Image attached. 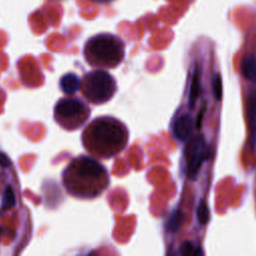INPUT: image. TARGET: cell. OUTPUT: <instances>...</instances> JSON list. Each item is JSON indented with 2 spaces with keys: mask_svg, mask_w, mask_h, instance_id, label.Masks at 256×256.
Returning <instances> with one entry per match:
<instances>
[{
  "mask_svg": "<svg viewBox=\"0 0 256 256\" xmlns=\"http://www.w3.org/2000/svg\"><path fill=\"white\" fill-rule=\"evenodd\" d=\"M180 253L182 255H201L202 250L196 247L191 241H185L180 246Z\"/></svg>",
  "mask_w": 256,
  "mask_h": 256,
  "instance_id": "14",
  "label": "cell"
},
{
  "mask_svg": "<svg viewBox=\"0 0 256 256\" xmlns=\"http://www.w3.org/2000/svg\"><path fill=\"white\" fill-rule=\"evenodd\" d=\"M80 79L74 73H67L60 79L61 90L66 95L74 94L80 88Z\"/></svg>",
  "mask_w": 256,
  "mask_h": 256,
  "instance_id": "9",
  "label": "cell"
},
{
  "mask_svg": "<svg viewBox=\"0 0 256 256\" xmlns=\"http://www.w3.org/2000/svg\"><path fill=\"white\" fill-rule=\"evenodd\" d=\"M193 129V119L190 115L184 114L180 116L173 125V132L177 139L186 140L190 136Z\"/></svg>",
  "mask_w": 256,
  "mask_h": 256,
  "instance_id": "7",
  "label": "cell"
},
{
  "mask_svg": "<svg viewBox=\"0 0 256 256\" xmlns=\"http://www.w3.org/2000/svg\"><path fill=\"white\" fill-rule=\"evenodd\" d=\"M247 118L251 129V143L256 144V91H253L247 100Z\"/></svg>",
  "mask_w": 256,
  "mask_h": 256,
  "instance_id": "8",
  "label": "cell"
},
{
  "mask_svg": "<svg viewBox=\"0 0 256 256\" xmlns=\"http://www.w3.org/2000/svg\"><path fill=\"white\" fill-rule=\"evenodd\" d=\"M105 168L96 160L80 156L75 158L63 172V183L67 191L76 197L97 196L107 186Z\"/></svg>",
  "mask_w": 256,
  "mask_h": 256,
  "instance_id": "1",
  "label": "cell"
},
{
  "mask_svg": "<svg viewBox=\"0 0 256 256\" xmlns=\"http://www.w3.org/2000/svg\"><path fill=\"white\" fill-rule=\"evenodd\" d=\"M182 222H183V214L180 210H176L171 214L170 218L168 219L166 223V230L169 232L175 233L181 227Z\"/></svg>",
  "mask_w": 256,
  "mask_h": 256,
  "instance_id": "12",
  "label": "cell"
},
{
  "mask_svg": "<svg viewBox=\"0 0 256 256\" xmlns=\"http://www.w3.org/2000/svg\"><path fill=\"white\" fill-rule=\"evenodd\" d=\"M87 62L92 66L114 67L124 57V44L111 34H99L90 38L84 48Z\"/></svg>",
  "mask_w": 256,
  "mask_h": 256,
  "instance_id": "3",
  "label": "cell"
},
{
  "mask_svg": "<svg viewBox=\"0 0 256 256\" xmlns=\"http://www.w3.org/2000/svg\"><path fill=\"white\" fill-rule=\"evenodd\" d=\"M203 114H204V112H203V107H202V109H201V111H200V113H199V115H198V119H197V127H198V128L201 126Z\"/></svg>",
  "mask_w": 256,
  "mask_h": 256,
  "instance_id": "17",
  "label": "cell"
},
{
  "mask_svg": "<svg viewBox=\"0 0 256 256\" xmlns=\"http://www.w3.org/2000/svg\"><path fill=\"white\" fill-rule=\"evenodd\" d=\"M95 1H99V2H107V1H110V0H95Z\"/></svg>",
  "mask_w": 256,
  "mask_h": 256,
  "instance_id": "18",
  "label": "cell"
},
{
  "mask_svg": "<svg viewBox=\"0 0 256 256\" xmlns=\"http://www.w3.org/2000/svg\"><path fill=\"white\" fill-rule=\"evenodd\" d=\"M241 72L246 79L256 81V57L254 55L244 56L241 63Z\"/></svg>",
  "mask_w": 256,
  "mask_h": 256,
  "instance_id": "10",
  "label": "cell"
},
{
  "mask_svg": "<svg viewBox=\"0 0 256 256\" xmlns=\"http://www.w3.org/2000/svg\"><path fill=\"white\" fill-rule=\"evenodd\" d=\"M197 218L200 224H206L210 218V211L207 203L202 199L197 207Z\"/></svg>",
  "mask_w": 256,
  "mask_h": 256,
  "instance_id": "13",
  "label": "cell"
},
{
  "mask_svg": "<svg viewBox=\"0 0 256 256\" xmlns=\"http://www.w3.org/2000/svg\"><path fill=\"white\" fill-rule=\"evenodd\" d=\"M80 87H82V93L85 98L94 104L107 102L116 91L114 78L102 70L86 74L82 82H80Z\"/></svg>",
  "mask_w": 256,
  "mask_h": 256,
  "instance_id": "4",
  "label": "cell"
},
{
  "mask_svg": "<svg viewBox=\"0 0 256 256\" xmlns=\"http://www.w3.org/2000/svg\"><path fill=\"white\" fill-rule=\"evenodd\" d=\"M212 88L217 100H220L222 97V80L220 74L216 73L212 79Z\"/></svg>",
  "mask_w": 256,
  "mask_h": 256,
  "instance_id": "15",
  "label": "cell"
},
{
  "mask_svg": "<svg viewBox=\"0 0 256 256\" xmlns=\"http://www.w3.org/2000/svg\"><path fill=\"white\" fill-rule=\"evenodd\" d=\"M89 116V108L77 98H62L54 108L55 121L64 129L74 130Z\"/></svg>",
  "mask_w": 256,
  "mask_h": 256,
  "instance_id": "5",
  "label": "cell"
},
{
  "mask_svg": "<svg viewBox=\"0 0 256 256\" xmlns=\"http://www.w3.org/2000/svg\"><path fill=\"white\" fill-rule=\"evenodd\" d=\"M208 153L209 151L202 135H198L189 141L185 148L187 176L189 178L193 180L196 179L200 167L207 158Z\"/></svg>",
  "mask_w": 256,
  "mask_h": 256,
  "instance_id": "6",
  "label": "cell"
},
{
  "mask_svg": "<svg viewBox=\"0 0 256 256\" xmlns=\"http://www.w3.org/2000/svg\"><path fill=\"white\" fill-rule=\"evenodd\" d=\"M15 204V196L13 193V190L10 186H8L5 190L4 196H3V202H2V207H11Z\"/></svg>",
  "mask_w": 256,
  "mask_h": 256,
  "instance_id": "16",
  "label": "cell"
},
{
  "mask_svg": "<svg viewBox=\"0 0 256 256\" xmlns=\"http://www.w3.org/2000/svg\"><path fill=\"white\" fill-rule=\"evenodd\" d=\"M125 127L109 117L95 119L83 132V144L90 153L101 157H110L122 150L127 142Z\"/></svg>",
  "mask_w": 256,
  "mask_h": 256,
  "instance_id": "2",
  "label": "cell"
},
{
  "mask_svg": "<svg viewBox=\"0 0 256 256\" xmlns=\"http://www.w3.org/2000/svg\"><path fill=\"white\" fill-rule=\"evenodd\" d=\"M199 92H200V73L198 68L196 67L193 72L190 91H189V105L191 108L194 106V103L196 102L199 96Z\"/></svg>",
  "mask_w": 256,
  "mask_h": 256,
  "instance_id": "11",
  "label": "cell"
}]
</instances>
